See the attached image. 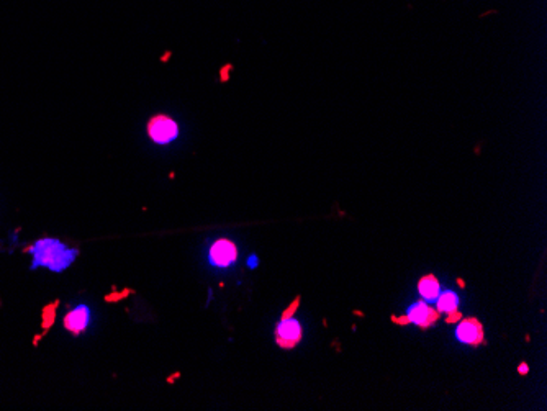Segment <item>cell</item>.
<instances>
[{"label":"cell","instance_id":"obj_10","mask_svg":"<svg viewBox=\"0 0 547 411\" xmlns=\"http://www.w3.org/2000/svg\"><path fill=\"white\" fill-rule=\"evenodd\" d=\"M258 264H259L258 256H249V257H248V267H249V269H256V267H258Z\"/></svg>","mask_w":547,"mask_h":411},{"label":"cell","instance_id":"obj_7","mask_svg":"<svg viewBox=\"0 0 547 411\" xmlns=\"http://www.w3.org/2000/svg\"><path fill=\"white\" fill-rule=\"evenodd\" d=\"M456 337L463 345L478 346L483 342V326L476 318L462 320L456 328Z\"/></svg>","mask_w":547,"mask_h":411},{"label":"cell","instance_id":"obj_4","mask_svg":"<svg viewBox=\"0 0 547 411\" xmlns=\"http://www.w3.org/2000/svg\"><path fill=\"white\" fill-rule=\"evenodd\" d=\"M301 336H304V330H301L300 321L290 318L287 315L279 321L277 328H275V341L284 349L295 347L301 341Z\"/></svg>","mask_w":547,"mask_h":411},{"label":"cell","instance_id":"obj_11","mask_svg":"<svg viewBox=\"0 0 547 411\" xmlns=\"http://www.w3.org/2000/svg\"><path fill=\"white\" fill-rule=\"evenodd\" d=\"M519 374H523V376L524 374H528V366H526V364H521L519 366Z\"/></svg>","mask_w":547,"mask_h":411},{"label":"cell","instance_id":"obj_5","mask_svg":"<svg viewBox=\"0 0 547 411\" xmlns=\"http://www.w3.org/2000/svg\"><path fill=\"white\" fill-rule=\"evenodd\" d=\"M439 318V311L428 305V301H416L408 308V313L403 320H397L400 323H413L420 328H430Z\"/></svg>","mask_w":547,"mask_h":411},{"label":"cell","instance_id":"obj_8","mask_svg":"<svg viewBox=\"0 0 547 411\" xmlns=\"http://www.w3.org/2000/svg\"><path fill=\"white\" fill-rule=\"evenodd\" d=\"M436 303H437V311L439 313H444L447 315V321H457L461 318V313L457 311V308H459V296H457L452 290H444L439 296L436 299Z\"/></svg>","mask_w":547,"mask_h":411},{"label":"cell","instance_id":"obj_1","mask_svg":"<svg viewBox=\"0 0 547 411\" xmlns=\"http://www.w3.org/2000/svg\"><path fill=\"white\" fill-rule=\"evenodd\" d=\"M28 253L31 254V270L45 267L54 274L64 272L79 256L77 249L69 248L58 238L38 239L28 248Z\"/></svg>","mask_w":547,"mask_h":411},{"label":"cell","instance_id":"obj_6","mask_svg":"<svg viewBox=\"0 0 547 411\" xmlns=\"http://www.w3.org/2000/svg\"><path fill=\"white\" fill-rule=\"evenodd\" d=\"M92 321V310L88 305H77L71 308L64 316V328L72 335H81L84 332Z\"/></svg>","mask_w":547,"mask_h":411},{"label":"cell","instance_id":"obj_2","mask_svg":"<svg viewBox=\"0 0 547 411\" xmlns=\"http://www.w3.org/2000/svg\"><path fill=\"white\" fill-rule=\"evenodd\" d=\"M146 129H148V137L151 138V141L159 144V146L175 141L180 133L179 125H177L175 120L168 115L153 117L149 120Z\"/></svg>","mask_w":547,"mask_h":411},{"label":"cell","instance_id":"obj_9","mask_svg":"<svg viewBox=\"0 0 547 411\" xmlns=\"http://www.w3.org/2000/svg\"><path fill=\"white\" fill-rule=\"evenodd\" d=\"M418 292L423 296L425 301H436L437 296L441 294V284L434 275H425L423 279L418 282Z\"/></svg>","mask_w":547,"mask_h":411},{"label":"cell","instance_id":"obj_3","mask_svg":"<svg viewBox=\"0 0 547 411\" xmlns=\"http://www.w3.org/2000/svg\"><path fill=\"white\" fill-rule=\"evenodd\" d=\"M208 261L213 267L226 269L238 261V248L230 239H217L208 251Z\"/></svg>","mask_w":547,"mask_h":411}]
</instances>
